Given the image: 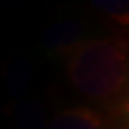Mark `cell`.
I'll list each match as a JSON object with an SVG mask.
<instances>
[{
  "label": "cell",
  "mask_w": 129,
  "mask_h": 129,
  "mask_svg": "<svg viewBox=\"0 0 129 129\" xmlns=\"http://www.w3.org/2000/svg\"><path fill=\"white\" fill-rule=\"evenodd\" d=\"M123 112L129 117V92L126 93V96H124V101H123Z\"/></svg>",
  "instance_id": "52a82bcc"
},
{
  "label": "cell",
  "mask_w": 129,
  "mask_h": 129,
  "mask_svg": "<svg viewBox=\"0 0 129 129\" xmlns=\"http://www.w3.org/2000/svg\"><path fill=\"white\" fill-rule=\"evenodd\" d=\"M92 6L104 13L120 26H129V0H93Z\"/></svg>",
  "instance_id": "8992f818"
},
{
  "label": "cell",
  "mask_w": 129,
  "mask_h": 129,
  "mask_svg": "<svg viewBox=\"0 0 129 129\" xmlns=\"http://www.w3.org/2000/svg\"><path fill=\"white\" fill-rule=\"evenodd\" d=\"M72 86L96 101L129 92V38L79 41L59 51Z\"/></svg>",
  "instance_id": "6da1fadb"
},
{
  "label": "cell",
  "mask_w": 129,
  "mask_h": 129,
  "mask_svg": "<svg viewBox=\"0 0 129 129\" xmlns=\"http://www.w3.org/2000/svg\"><path fill=\"white\" fill-rule=\"evenodd\" d=\"M47 129H106V120L95 109L73 106L54 114Z\"/></svg>",
  "instance_id": "7a4b0ae2"
},
{
  "label": "cell",
  "mask_w": 129,
  "mask_h": 129,
  "mask_svg": "<svg viewBox=\"0 0 129 129\" xmlns=\"http://www.w3.org/2000/svg\"><path fill=\"white\" fill-rule=\"evenodd\" d=\"M81 23L75 20H62L54 23L53 26L45 31L44 34V44L47 47L56 48L58 51L69 48L72 45L79 42V34H81Z\"/></svg>",
  "instance_id": "3957f363"
},
{
  "label": "cell",
  "mask_w": 129,
  "mask_h": 129,
  "mask_svg": "<svg viewBox=\"0 0 129 129\" xmlns=\"http://www.w3.org/2000/svg\"><path fill=\"white\" fill-rule=\"evenodd\" d=\"M31 78H33V69L26 59H14L3 70L5 86L10 92V95L13 96L23 95L31 84Z\"/></svg>",
  "instance_id": "277c9868"
},
{
  "label": "cell",
  "mask_w": 129,
  "mask_h": 129,
  "mask_svg": "<svg viewBox=\"0 0 129 129\" xmlns=\"http://www.w3.org/2000/svg\"><path fill=\"white\" fill-rule=\"evenodd\" d=\"M11 118L17 129H45V115L36 103H17L13 106Z\"/></svg>",
  "instance_id": "5b68a950"
}]
</instances>
